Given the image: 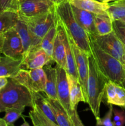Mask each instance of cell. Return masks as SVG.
I'll return each mask as SVG.
<instances>
[{
	"label": "cell",
	"mask_w": 125,
	"mask_h": 126,
	"mask_svg": "<svg viewBox=\"0 0 125 126\" xmlns=\"http://www.w3.org/2000/svg\"><path fill=\"white\" fill-rule=\"evenodd\" d=\"M55 12L76 45L88 55H91L92 50L89 36L76 21L71 4L68 0H64L55 5Z\"/></svg>",
	"instance_id": "cell-1"
},
{
	"label": "cell",
	"mask_w": 125,
	"mask_h": 126,
	"mask_svg": "<svg viewBox=\"0 0 125 126\" xmlns=\"http://www.w3.org/2000/svg\"><path fill=\"white\" fill-rule=\"evenodd\" d=\"M89 38L92 54L100 72L107 81H112L125 89V65L104 51L93 38Z\"/></svg>",
	"instance_id": "cell-2"
},
{
	"label": "cell",
	"mask_w": 125,
	"mask_h": 126,
	"mask_svg": "<svg viewBox=\"0 0 125 126\" xmlns=\"http://www.w3.org/2000/svg\"><path fill=\"white\" fill-rule=\"evenodd\" d=\"M88 78L87 82V101L96 119L100 118V107L105 94L107 79L98 69L93 54L88 57Z\"/></svg>",
	"instance_id": "cell-3"
},
{
	"label": "cell",
	"mask_w": 125,
	"mask_h": 126,
	"mask_svg": "<svg viewBox=\"0 0 125 126\" xmlns=\"http://www.w3.org/2000/svg\"><path fill=\"white\" fill-rule=\"evenodd\" d=\"M32 94L28 89L8 78L7 85L0 91V113L12 107H33Z\"/></svg>",
	"instance_id": "cell-4"
},
{
	"label": "cell",
	"mask_w": 125,
	"mask_h": 126,
	"mask_svg": "<svg viewBox=\"0 0 125 126\" xmlns=\"http://www.w3.org/2000/svg\"><path fill=\"white\" fill-rule=\"evenodd\" d=\"M19 17L26 24L32 38V47L30 50L40 47L42 39L56 22V15L55 9L48 13L33 17ZM29 50V51H30Z\"/></svg>",
	"instance_id": "cell-5"
},
{
	"label": "cell",
	"mask_w": 125,
	"mask_h": 126,
	"mask_svg": "<svg viewBox=\"0 0 125 126\" xmlns=\"http://www.w3.org/2000/svg\"><path fill=\"white\" fill-rule=\"evenodd\" d=\"M12 79L31 92H44L45 91L46 75L43 68L33 70L21 69Z\"/></svg>",
	"instance_id": "cell-6"
},
{
	"label": "cell",
	"mask_w": 125,
	"mask_h": 126,
	"mask_svg": "<svg viewBox=\"0 0 125 126\" xmlns=\"http://www.w3.org/2000/svg\"><path fill=\"white\" fill-rule=\"evenodd\" d=\"M107 54L125 65V46L120 41L113 32L104 36L88 34Z\"/></svg>",
	"instance_id": "cell-7"
},
{
	"label": "cell",
	"mask_w": 125,
	"mask_h": 126,
	"mask_svg": "<svg viewBox=\"0 0 125 126\" xmlns=\"http://www.w3.org/2000/svg\"><path fill=\"white\" fill-rule=\"evenodd\" d=\"M67 36L71 43V47L73 50L74 55L75 62L76 68L78 74V81L82 87L83 95L85 98L86 103L87 101V82L88 78V54L80 49L74 42L71 37L67 33Z\"/></svg>",
	"instance_id": "cell-8"
},
{
	"label": "cell",
	"mask_w": 125,
	"mask_h": 126,
	"mask_svg": "<svg viewBox=\"0 0 125 126\" xmlns=\"http://www.w3.org/2000/svg\"><path fill=\"white\" fill-rule=\"evenodd\" d=\"M55 4L49 0H20L18 15L33 17L55 9Z\"/></svg>",
	"instance_id": "cell-9"
},
{
	"label": "cell",
	"mask_w": 125,
	"mask_h": 126,
	"mask_svg": "<svg viewBox=\"0 0 125 126\" xmlns=\"http://www.w3.org/2000/svg\"><path fill=\"white\" fill-rule=\"evenodd\" d=\"M2 54L9 57L22 60L23 47L22 41L15 28H13L4 34V43Z\"/></svg>",
	"instance_id": "cell-10"
},
{
	"label": "cell",
	"mask_w": 125,
	"mask_h": 126,
	"mask_svg": "<svg viewBox=\"0 0 125 126\" xmlns=\"http://www.w3.org/2000/svg\"><path fill=\"white\" fill-rule=\"evenodd\" d=\"M55 68L56 70V76H57V85H56V91H57L58 101L66 111L69 116L72 114V110L70 102L69 96V87L67 79V74L66 70L56 65Z\"/></svg>",
	"instance_id": "cell-11"
},
{
	"label": "cell",
	"mask_w": 125,
	"mask_h": 126,
	"mask_svg": "<svg viewBox=\"0 0 125 126\" xmlns=\"http://www.w3.org/2000/svg\"><path fill=\"white\" fill-rule=\"evenodd\" d=\"M56 25H57L58 32L59 34L61 36L62 43L64 46L66 59V72L70 76L78 79V74H77V68H76L75 66V62L74 55L73 50L71 47L69 39L68 38L67 31H66L63 23L59 19L57 16H56Z\"/></svg>",
	"instance_id": "cell-12"
},
{
	"label": "cell",
	"mask_w": 125,
	"mask_h": 126,
	"mask_svg": "<svg viewBox=\"0 0 125 126\" xmlns=\"http://www.w3.org/2000/svg\"><path fill=\"white\" fill-rule=\"evenodd\" d=\"M53 63V60L49 57L42 48L38 47L30 50L22 59V69L33 70Z\"/></svg>",
	"instance_id": "cell-13"
},
{
	"label": "cell",
	"mask_w": 125,
	"mask_h": 126,
	"mask_svg": "<svg viewBox=\"0 0 125 126\" xmlns=\"http://www.w3.org/2000/svg\"><path fill=\"white\" fill-rule=\"evenodd\" d=\"M72 6L94 14H109V4L98 0H68Z\"/></svg>",
	"instance_id": "cell-14"
},
{
	"label": "cell",
	"mask_w": 125,
	"mask_h": 126,
	"mask_svg": "<svg viewBox=\"0 0 125 126\" xmlns=\"http://www.w3.org/2000/svg\"><path fill=\"white\" fill-rule=\"evenodd\" d=\"M76 21L88 34L96 35L94 26V14L80 9L71 5Z\"/></svg>",
	"instance_id": "cell-15"
},
{
	"label": "cell",
	"mask_w": 125,
	"mask_h": 126,
	"mask_svg": "<svg viewBox=\"0 0 125 126\" xmlns=\"http://www.w3.org/2000/svg\"><path fill=\"white\" fill-rule=\"evenodd\" d=\"M53 63H49L43 67L46 75V84L44 93L46 97L50 99L58 100L56 91L57 76L56 68L52 67Z\"/></svg>",
	"instance_id": "cell-16"
},
{
	"label": "cell",
	"mask_w": 125,
	"mask_h": 126,
	"mask_svg": "<svg viewBox=\"0 0 125 126\" xmlns=\"http://www.w3.org/2000/svg\"><path fill=\"white\" fill-rule=\"evenodd\" d=\"M22 60L4 56L0 58V77L12 78L22 69Z\"/></svg>",
	"instance_id": "cell-17"
},
{
	"label": "cell",
	"mask_w": 125,
	"mask_h": 126,
	"mask_svg": "<svg viewBox=\"0 0 125 126\" xmlns=\"http://www.w3.org/2000/svg\"><path fill=\"white\" fill-rule=\"evenodd\" d=\"M67 79L69 87L70 102L71 108L72 110H74L77 108V105L80 102L86 103V100L78 79L75 78L67 74Z\"/></svg>",
	"instance_id": "cell-18"
},
{
	"label": "cell",
	"mask_w": 125,
	"mask_h": 126,
	"mask_svg": "<svg viewBox=\"0 0 125 126\" xmlns=\"http://www.w3.org/2000/svg\"><path fill=\"white\" fill-rule=\"evenodd\" d=\"M31 94L33 104L36 105L47 118L57 124L53 110L47 97H44L40 92H31Z\"/></svg>",
	"instance_id": "cell-19"
},
{
	"label": "cell",
	"mask_w": 125,
	"mask_h": 126,
	"mask_svg": "<svg viewBox=\"0 0 125 126\" xmlns=\"http://www.w3.org/2000/svg\"><path fill=\"white\" fill-rule=\"evenodd\" d=\"M96 35L104 36L113 32V20L109 14H94Z\"/></svg>",
	"instance_id": "cell-20"
},
{
	"label": "cell",
	"mask_w": 125,
	"mask_h": 126,
	"mask_svg": "<svg viewBox=\"0 0 125 126\" xmlns=\"http://www.w3.org/2000/svg\"><path fill=\"white\" fill-rule=\"evenodd\" d=\"M47 98L53 110L58 125L59 126H74L71 117L69 116L59 101L50 99L47 97Z\"/></svg>",
	"instance_id": "cell-21"
},
{
	"label": "cell",
	"mask_w": 125,
	"mask_h": 126,
	"mask_svg": "<svg viewBox=\"0 0 125 126\" xmlns=\"http://www.w3.org/2000/svg\"><path fill=\"white\" fill-rule=\"evenodd\" d=\"M19 19L18 12L6 11L0 12V34H4L15 28Z\"/></svg>",
	"instance_id": "cell-22"
},
{
	"label": "cell",
	"mask_w": 125,
	"mask_h": 126,
	"mask_svg": "<svg viewBox=\"0 0 125 126\" xmlns=\"http://www.w3.org/2000/svg\"><path fill=\"white\" fill-rule=\"evenodd\" d=\"M15 28L17 30L22 41L23 51H24V54H23V57H24L29 52L32 47L31 35L26 24L20 17Z\"/></svg>",
	"instance_id": "cell-23"
},
{
	"label": "cell",
	"mask_w": 125,
	"mask_h": 126,
	"mask_svg": "<svg viewBox=\"0 0 125 126\" xmlns=\"http://www.w3.org/2000/svg\"><path fill=\"white\" fill-rule=\"evenodd\" d=\"M52 59L56 65L66 70V59L64 46L58 30L54 42Z\"/></svg>",
	"instance_id": "cell-24"
},
{
	"label": "cell",
	"mask_w": 125,
	"mask_h": 126,
	"mask_svg": "<svg viewBox=\"0 0 125 126\" xmlns=\"http://www.w3.org/2000/svg\"><path fill=\"white\" fill-rule=\"evenodd\" d=\"M57 34V25H56V19L55 24L51 27L49 32L46 33L42 41L40 43V47L42 48L47 53L49 57L53 60V51L54 42ZM54 62V61H53Z\"/></svg>",
	"instance_id": "cell-25"
},
{
	"label": "cell",
	"mask_w": 125,
	"mask_h": 126,
	"mask_svg": "<svg viewBox=\"0 0 125 126\" xmlns=\"http://www.w3.org/2000/svg\"><path fill=\"white\" fill-rule=\"evenodd\" d=\"M109 4L107 12L113 21L125 18V0L110 2Z\"/></svg>",
	"instance_id": "cell-26"
},
{
	"label": "cell",
	"mask_w": 125,
	"mask_h": 126,
	"mask_svg": "<svg viewBox=\"0 0 125 126\" xmlns=\"http://www.w3.org/2000/svg\"><path fill=\"white\" fill-rule=\"evenodd\" d=\"M25 107H12L5 110V115L2 119L8 126H12L13 123L22 117Z\"/></svg>",
	"instance_id": "cell-27"
},
{
	"label": "cell",
	"mask_w": 125,
	"mask_h": 126,
	"mask_svg": "<svg viewBox=\"0 0 125 126\" xmlns=\"http://www.w3.org/2000/svg\"><path fill=\"white\" fill-rule=\"evenodd\" d=\"M113 32L125 46V23L121 20L113 21Z\"/></svg>",
	"instance_id": "cell-28"
},
{
	"label": "cell",
	"mask_w": 125,
	"mask_h": 126,
	"mask_svg": "<svg viewBox=\"0 0 125 126\" xmlns=\"http://www.w3.org/2000/svg\"><path fill=\"white\" fill-rule=\"evenodd\" d=\"M20 0H0V12L6 11L18 12Z\"/></svg>",
	"instance_id": "cell-29"
},
{
	"label": "cell",
	"mask_w": 125,
	"mask_h": 126,
	"mask_svg": "<svg viewBox=\"0 0 125 126\" xmlns=\"http://www.w3.org/2000/svg\"><path fill=\"white\" fill-rule=\"evenodd\" d=\"M113 106L112 105H109V108L108 111L102 118H99L96 120V126H114L113 122Z\"/></svg>",
	"instance_id": "cell-30"
},
{
	"label": "cell",
	"mask_w": 125,
	"mask_h": 126,
	"mask_svg": "<svg viewBox=\"0 0 125 126\" xmlns=\"http://www.w3.org/2000/svg\"><path fill=\"white\" fill-rule=\"evenodd\" d=\"M32 108H33V110L34 111L36 116L38 117V119L43 126H59L57 124L53 123L50 121L49 118H47L36 105L33 104Z\"/></svg>",
	"instance_id": "cell-31"
},
{
	"label": "cell",
	"mask_w": 125,
	"mask_h": 126,
	"mask_svg": "<svg viewBox=\"0 0 125 126\" xmlns=\"http://www.w3.org/2000/svg\"><path fill=\"white\" fill-rule=\"evenodd\" d=\"M116 100L115 105L125 107V89L123 87L116 85Z\"/></svg>",
	"instance_id": "cell-32"
},
{
	"label": "cell",
	"mask_w": 125,
	"mask_h": 126,
	"mask_svg": "<svg viewBox=\"0 0 125 126\" xmlns=\"http://www.w3.org/2000/svg\"><path fill=\"white\" fill-rule=\"evenodd\" d=\"M70 117H71L74 126H85L84 124L82 123V120L80 118L79 116H78V114L77 111V108L74 110L72 114H71Z\"/></svg>",
	"instance_id": "cell-33"
},
{
	"label": "cell",
	"mask_w": 125,
	"mask_h": 126,
	"mask_svg": "<svg viewBox=\"0 0 125 126\" xmlns=\"http://www.w3.org/2000/svg\"><path fill=\"white\" fill-rule=\"evenodd\" d=\"M113 122L118 121L125 120V112L123 110L113 109Z\"/></svg>",
	"instance_id": "cell-34"
},
{
	"label": "cell",
	"mask_w": 125,
	"mask_h": 126,
	"mask_svg": "<svg viewBox=\"0 0 125 126\" xmlns=\"http://www.w3.org/2000/svg\"><path fill=\"white\" fill-rule=\"evenodd\" d=\"M29 117L30 118L31 121L33 126H43L42 125L41 123H40V122L39 121L38 117L36 116V115L35 114V113H34V111L33 110L29 111Z\"/></svg>",
	"instance_id": "cell-35"
},
{
	"label": "cell",
	"mask_w": 125,
	"mask_h": 126,
	"mask_svg": "<svg viewBox=\"0 0 125 126\" xmlns=\"http://www.w3.org/2000/svg\"><path fill=\"white\" fill-rule=\"evenodd\" d=\"M8 82V78L4 77H0V91L7 85Z\"/></svg>",
	"instance_id": "cell-36"
},
{
	"label": "cell",
	"mask_w": 125,
	"mask_h": 126,
	"mask_svg": "<svg viewBox=\"0 0 125 126\" xmlns=\"http://www.w3.org/2000/svg\"><path fill=\"white\" fill-rule=\"evenodd\" d=\"M4 43V34H0V54H2V46Z\"/></svg>",
	"instance_id": "cell-37"
},
{
	"label": "cell",
	"mask_w": 125,
	"mask_h": 126,
	"mask_svg": "<svg viewBox=\"0 0 125 126\" xmlns=\"http://www.w3.org/2000/svg\"><path fill=\"white\" fill-rule=\"evenodd\" d=\"M0 126H8L2 118H0Z\"/></svg>",
	"instance_id": "cell-38"
},
{
	"label": "cell",
	"mask_w": 125,
	"mask_h": 126,
	"mask_svg": "<svg viewBox=\"0 0 125 126\" xmlns=\"http://www.w3.org/2000/svg\"><path fill=\"white\" fill-rule=\"evenodd\" d=\"M49 1H50L51 2H52L53 3L55 4L56 5V4H58L60 3V2H61L62 1H63L64 0H49Z\"/></svg>",
	"instance_id": "cell-39"
},
{
	"label": "cell",
	"mask_w": 125,
	"mask_h": 126,
	"mask_svg": "<svg viewBox=\"0 0 125 126\" xmlns=\"http://www.w3.org/2000/svg\"><path fill=\"white\" fill-rule=\"evenodd\" d=\"M23 120H24V123H23V124H22V125L20 126H30V125H29V123H28V122H27L26 121L25 119V118H23ZM12 126H14L13 125Z\"/></svg>",
	"instance_id": "cell-40"
},
{
	"label": "cell",
	"mask_w": 125,
	"mask_h": 126,
	"mask_svg": "<svg viewBox=\"0 0 125 126\" xmlns=\"http://www.w3.org/2000/svg\"><path fill=\"white\" fill-rule=\"evenodd\" d=\"M98 1H100V2H106V3H109V2H112L113 0H98Z\"/></svg>",
	"instance_id": "cell-41"
},
{
	"label": "cell",
	"mask_w": 125,
	"mask_h": 126,
	"mask_svg": "<svg viewBox=\"0 0 125 126\" xmlns=\"http://www.w3.org/2000/svg\"><path fill=\"white\" fill-rule=\"evenodd\" d=\"M120 20L122 21V22H124V23H125V18H123V19H121V20Z\"/></svg>",
	"instance_id": "cell-42"
},
{
	"label": "cell",
	"mask_w": 125,
	"mask_h": 126,
	"mask_svg": "<svg viewBox=\"0 0 125 126\" xmlns=\"http://www.w3.org/2000/svg\"><path fill=\"white\" fill-rule=\"evenodd\" d=\"M121 1V0H113L112 2H114V1Z\"/></svg>",
	"instance_id": "cell-43"
},
{
	"label": "cell",
	"mask_w": 125,
	"mask_h": 126,
	"mask_svg": "<svg viewBox=\"0 0 125 126\" xmlns=\"http://www.w3.org/2000/svg\"></svg>",
	"instance_id": "cell-44"
},
{
	"label": "cell",
	"mask_w": 125,
	"mask_h": 126,
	"mask_svg": "<svg viewBox=\"0 0 125 126\" xmlns=\"http://www.w3.org/2000/svg\"><path fill=\"white\" fill-rule=\"evenodd\" d=\"M0 58H1V55H0Z\"/></svg>",
	"instance_id": "cell-45"
}]
</instances>
